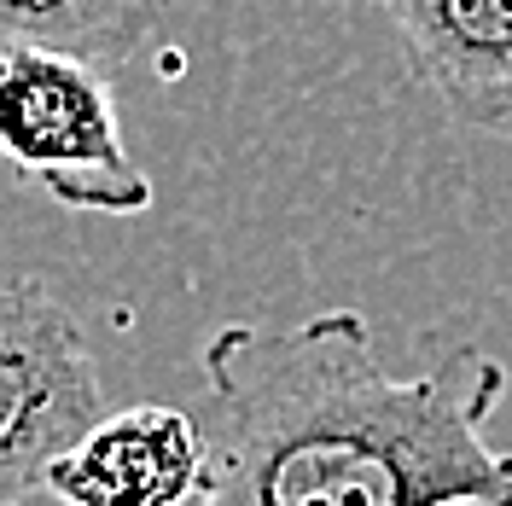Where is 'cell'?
Here are the masks:
<instances>
[{"instance_id": "6da1fadb", "label": "cell", "mask_w": 512, "mask_h": 506, "mask_svg": "<svg viewBox=\"0 0 512 506\" xmlns=\"http://www.w3.org/2000/svg\"><path fill=\"white\" fill-rule=\"evenodd\" d=\"M507 379L478 344L390 373L355 309L227 320L204 344L210 506H512V448L483 437Z\"/></svg>"}, {"instance_id": "7a4b0ae2", "label": "cell", "mask_w": 512, "mask_h": 506, "mask_svg": "<svg viewBox=\"0 0 512 506\" xmlns=\"http://www.w3.org/2000/svg\"><path fill=\"white\" fill-rule=\"evenodd\" d=\"M0 146L64 210L140 216L152 210V175L128 158L123 117L105 70L53 47L0 53Z\"/></svg>"}, {"instance_id": "3957f363", "label": "cell", "mask_w": 512, "mask_h": 506, "mask_svg": "<svg viewBox=\"0 0 512 506\" xmlns=\"http://www.w3.org/2000/svg\"><path fill=\"white\" fill-rule=\"evenodd\" d=\"M105 384L82 320L35 274L0 297V495L18 506L41 472L105 419Z\"/></svg>"}, {"instance_id": "277c9868", "label": "cell", "mask_w": 512, "mask_h": 506, "mask_svg": "<svg viewBox=\"0 0 512 506\" xmlns=\"http://www.w3.org/2000/svg\"><path fill=\"white\" fill-rule=\"evenodd\" d=\"M216 437L169 402L105 413L18 506H210Z\"/></svg>"}, {"instance_id": "5b68a950", "label": "cell", "mask_w": 512, "mask_h": 506, "mask_svg": "<svg viewBox=\"0 0 512 506\" xmlns=\"http://www.w3.org/2000/svg\"><path fill=\"white\" fill-rule=\"evenodd\" d=\"M402 35V59L437 99L512 88V0H373Z\"/></svg>"}, {"instance_id": "8992f818", "label": "cell", "mask_w": 512, "mask_h": 506, "mask_svg": "<svg viewBox=\"0 0 512 506\" xmlns=\"http://www.w3.org/2000/svg\"><path fill=\"white\" fill-rule=\"evenodd\" d=\"M158 12L163 0H0V41L53 47L111 76L152 41Z\"/></svg>"}, {"instance_id": "52a82bcc", "label": "cell", "mask_w": 512, "mask_h": 506, "mask_svg": "<svg viewBox=\"0 0 512 506\" xmlns=\"http://www.w3.org/2000/svg\"><path fill=\"white\" fill-rule=\"evenodd\" d=\"M454 117L466 128H478V134H489V140H512V88L466 99V105H454Z\"/></svg>"}]
</instances>
